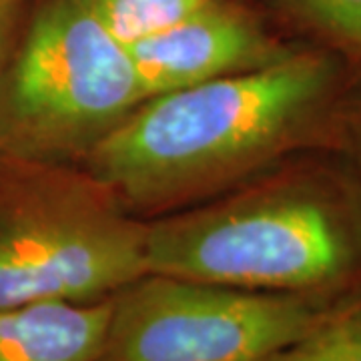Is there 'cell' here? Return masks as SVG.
<instances>
[{
	"instance_id": "4",
	"label": "cell",
	"mask_w": 361,
	"mask_h": 361,
	"mask_svg": "<svg viewBox=\"0 0 361 361\" xmlns=\"http://www.w3.org/2000/svg\"><path fill=\"white\" fill-rule=\"evenodd\" d=\"M145 231L85 169L0 155V310L116 293L147 275Z\"/></svg>"
},
{
	"instance_id": "9",
	"label": "cell",
	"mask_w": 361,
	"mask_h": 361,
	"mask_svg": "<svg viewBox=\"0 0 361 361\" xmlns=\"http://www.w3.org/2000/svg\"><path fill=\"white\" fill-rule=\"evenodd\" d=\"M267 361H361V299L327 310L310 334Z\"/></svg>"
},
{
	"instance_id": "10",
	"label": "cell",
	"mask_w": 361,
	"mask_h": 361,
	"mask_svg": "<svg viewBox=\"0 0 361 361\" xmlns=\"http://www.w3.org/2000/svg\"><path fill=\"white\" fill-rule=\"evenodd\" d=\"M275 4L327 47L361 61V0H275Z\"/></svg>"
},
{
	"instance_id": "11",
	"label": "cell",
	"mask_w": 361,
	"mask_h": 361,
	"mask_svg": "<svg viewBox=\"0 0 361 361\" xmlns=\"http://www.w3.org/2000/svg\"><path fill=\"white\" fill-rule=\"evenodd\" d=\"M23 6L25 0H0V68L18 32Z\"/></svg>"
},
{
	"instance_id": "5",
	"label": "cell",
	"mask_w": 361,
	"mask_h": 361,
	"mask_svg": "<svg viewBox=\"0 0 361 361\" xmlns=\"http://www.w3.org/2000/svg\"><path fill=\"white\" fill-rule=\"evenodd\" d=\"M325 313L310 293L147 273L111 299L101 361H267Z\"/></svg>"
},
{
	"instance_id": "2",
	"label": "cell",
	"mask_w": 361,
	"mask_h": 361,
	"mask_svg": "<svg viewBox=\"0 0 361 361\" xmlns=\"http://www.w3.org/2000/svg\"><path fill=\"white\" fill-rule=\"evenodd\" d=\"M147 273L251 291L313 293L361 267V227L323 183H269L147 223Z\"/></svg>"
},
{
	"instance_id": "7",
	"label": "cell",
	"mask_w": 361,
	"mask_h": 361,
	"mask_svg": "<svg viewBox=\"0 0 361 361\" xmlns=\"http://www.w3.org/2000/svg\"><path fill=\"white\" fill-rule=\"evenodd\" d=\"M111 299L0 310V361H101Z\"/></svg>"
},
{
	"instance_id": "1",
	"label": "cell",
	"mask_w": 361,
	"mask_h": 361,
	"mask_svg": "<svg viewBox=\"0 0 361 361\" xmlns=\"http://www.w3.org/2000/svg\"><path fill=\"white\" fill-rule=\"evenodd\" d=\"M339 63L297 51L275 65L142 101L80 161L133 209L219 191L297 149L325 123Z\"/></svg>"
},
{
	"instance_id": "13",
	"label": "cell",
	"mask_w": 361,
	"mask_h": 361,
	"mask_svg": "<svg viewBox=\"0 0 361 361\" xmlns=\"http://www.w3.org/2000/svg\"><path fill=\"white\" fill-rule=\"evenodd\" d=\"M25 2H26V0H25Z\"/></svg>"
},
{
	"instance_id": "12",
	"label": "cell",
	"mask_w": 361,
	"mask_h": 361,
	"mask_svg": "<svg viewBox=\"0 0 361 361\" xmlns=\"http://www.w3.org/2000/svg\"><path fill=\"white\" fill-rule=\"evenodd\" d=\"M348 137H349V149H351V157H353V163L355 169L361 177V109L351 116L348 127Z\"/></svg>"
},
{
	"instance_id": "3",
	"label": "cell",
	"mask_w": 361,
	"mask_h": 361,
	"mask_svg": "<svg viewBox=\"0 0 361 361\" xmlns=\"http://www.w3.org/2000/svg\"><path fill=\"white\" fill-rule=\"evenodd\" d=\"M147 101L89 0H40L0 68V155L75 165Z\"/></svg>"
},
{
	"instance_id": "6",
	"label": "cell",
	"mask_w": 361,
	"mask_h": 361,
	"mask_svg": "<svg viewBox=\"0 0 361 361\" xmlns=\"http://www.w3.org/2000/svg\"><path fill=\"white\" fill-rule=\"evenodd\" d=\"M147 99L253 73L291 54L253 11L209 0L167 30L127 47Z\"/></svg>"
},
{
	"instance_id": "8",
	"label": "cell",
	"mask_w": 361,
	"mask_h": 361,
	"mask_svg": "<svg viewBox=\"0 0 361 361\" xmlns=\"http://www.w3.org/2000/svg\"><path fill=\"white\" fill-rule=\"evenodd\" d=\"M209 0H89L101 25L130 47L177 25Z\"/></svg>"
}]
</instances>
